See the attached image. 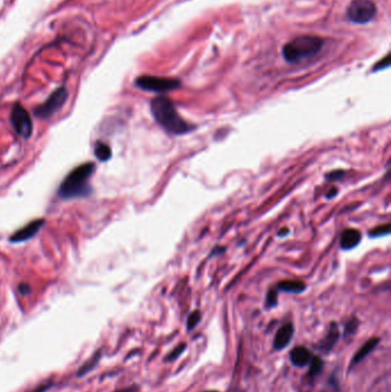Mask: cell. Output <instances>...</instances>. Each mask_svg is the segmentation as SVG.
<instances>
[{
    "mask_svg": "<svg viewBox=\"0 0 391 392\" xmlns=\"http://www.w3.org/2000/svg\"><path fill=\"white\" fill-rule=\"evenodd\" d=\"M150 110L161 126L171 135H185L192 130L188 123L178 114L173 102L167 97H156L150 102Z\"/></svg>",
    "mask_w": 391,
    "mask_h": 392,
    "instance_id": "obj_1",
    "label": "cell"
},
{
    "mask_svg": "<svg viewBox=\"0 0 391 392\" xmlns=\"http://www.w3.org/2000/svg\"><path fill=\"white\" fill-rule=\"evenodd\" d=\"M94 167L95 165L92 162L84 163L75 167L60 185L58 191L60 199L71 200L89 196L92 192L90 186V178L93 175Z\"/></svg>",
    "mask_w": 391,
    "mask_h": 392,
    "instance_id": "obj_2",
    "label": "cell"
},
{
    "mask_svg": "<svg viewBox=\"0 0 391 392\" xmlns=\"http://www.w3.org/2000/svg\"><path fill=\"white\" fill-rule=\"evenodd\" d=\"M323 46V38L312 36V34H304L287 42L282 49V55L287 62L298 63L316 57Z\"/></svg>",
    "mask_w": 391,
    "mask_h": 392,
    "instance_id": "obj_3",
    "label": "cell"
},
{
    "mask_svg": "<svg viewBox=\"0 0 391 392\" xmlns=\"http://www.w3.org/2000/svg\"><path fill=\"white\" fill-rule=\"evenodd\" d=\"M376 15V5L372 0H354L347 7L346 16L351 22L366 24Z\"/></svg>",
    "mask_w": 391,
    "mask_h": 392,
    "instance_id": "obj_4",
    "label": "cell"
},
{
    "mask_svg": "<svg viewBox=\"0 0 391 392\" xmlns=\"http://www.w3.org/2000/svg\"><path fill=\"white\" fill-rule=\"evenodd\" d=\"M136 85L139 89L145 90V91L164 93L169 91H173L180 88V81L173 78H166V77H156V76H140L136 80Z\"/></svg>",
    "mask_w": 391,
    "mask_h": 392,
    "instance_id": "obj_5",
    "label": "cell"
},
{
    "mask_svg": "<svg viewBox=\"0 0 391 392\" xmlns=\"http://www.w3.org/2000/svg\"><path fill=\"white\" fill-rule=\"evenodd\" d=\"M68 99V91L66 88H60L51 94L49 99L34 109V115L39 118H50L62 108Z\"/></svg>",
    "mask_w": 391,
    "mask_h": 392,
    "instance_id": "obj_6",
    "label": "cell"
},
{
    "mask_svg": "<svg viewBox=\"0 0 391 392\" xmlns=\"http://www.w3.org/2000/svg\"><path fill=\"white\" fill-rule=\"evenodd\" d=\"M11 123L17 135L22 137L23 139H28L31 137L33 131L32 119L25 108H23L20 103L13 107L11 114Z\"/></svg>",
    "mask_w": 391,
    "mask_h": 392,
    "instance_id": "obj_7",
    "label": "cell"
},
{
    "mask_svg": "<svg viewBox=\"0 0 391 392\" xmlns=\"http://www.w3.org/2000/svg\"><path fill=\"white\" fill-rule=\"evenodd\" d=\"M44 223H45L44 219H36V221L30 222L24 227L21 228V230L16 231L15 233L10 238V241L13 243H19V242H24V241H27L29 239H32L33 236L41 231V228L43 227V225H44Z\"/></svg>",
    "mask_w": 391,
    "mask_h": 392,
    "instance_id": "obj_8",
    "label": "cell"
},
{
    "mask_svg": "<svg viewBox=\"0 0 391 392\" xmlns=\"http://www.w3.org/2000/svg\"><path fill=\"white\" fill-rule=\"evenodd\" d=\"M294 335V327L292 324H286L278 330V333L275 337V342H273V347L275 350L280 351L284 350L285 347L288 346Z\"/></svg>",
    "mask_w": 391,
    "mask_h": 392,
    "instance_id": "obj_9",
    "label": "cell"
},
{
    "mask_svg": "<svg viewBox=\"0 0 391 392\" xmlns=\"http://www.w3.org/2000/svg\"><path fill=\"white\" fill-rule=\"evenodd\" d=\"M360 239H362V234L359 231L354 230V228L345 230L341 236V248L344 250L354 249L359 244Z\"/></svg>",
    "mask_w": 391,
    "mask_h": 392,
    "instance_id": "obj_10",
    "label": "cell"
},
{
    "mask_svg": "<svg viewBox=\"0 0 391 392\" xmlns=\"http://www.w3.org/2000/svg\"><path fill=\"white\" fill-rule=\"evenodd\" d=\"M380 343V338L377 337H372L369 338L368 341L364 344V345L359 349L358 352L356 353V355L354 356L353 360H351V364H350V368H353L355 365L359 364L360 361L364 360L366 357L371 353L374 349L376 347L377 344Z\"/></svg>",
    "mask_w": 391,
    "mask_h": 392,
    "instance_id": "obj_11",
    "label": "cell"
},
{
    "mask_svg": "<svg viewBox=\"0 0 391 392\" xmlns=\"http://www.w3.org/2000/svg\"><path fill=\"white\" fill-rule=\"evenodd\" d=\"M311 359V352L304 346L294 347L292 352H290V360H292V363L295 366H297V367H304V366H306L310 363Z\"/></svg>",
    "mask_w": 391,
    "mask_h": 392,
    "instance_id": "obj_12",
    "label": "cell"
},
{
    "mask_svg": "<svg viewBox=\"0 0 391 392\" xmlns=\"http://www.w3.org/2000/svg\"><path fill=\"white\" fill-rule=\"evenodd\" d=\"M338 336H340V333H338L337 325L336 324H332L331 327H329V330H328L327 336H326V337L319 344L320 350L323 351L324 353H329V352H331L332 349L334 347V345H335L336 342H337Z\"/></svg>",
    "mask_w": 391,
    "mask_h": 392,
    "instance_id": "obj_13",
    "label": "cell"
},
{
    "mask_svg": "<svg viewBox=\"0 0 391 392\" xmlns=\"http://www.w3.org/2000/svg\"><path fill=\"white\" fill-rule=\"evenodd\" d=\"M101 358H102V349H99V350L95 352L89 360H86L85 363L81 366L80 369L77 370L76 376L77 377L85 376L86 374L90 373L93 368H95V366L99 364V361L101 360Z\"/></svg>",
    "mask_w": 391,
    "mask_h": 392,
    "instance_id": "obj_14",
    "label": "cell"
},
{
    "mask_svg": "<svg viewBox=\"0 0 391 392\" xmlns=\"http://www.w3.org/2000/svg\"><path fill=\"white\" fill-rule=\"evenodd\" d=\"M278 289L285 292H292V294H299L305 289V284L298 280H285L278 283Z\"/></svg>",
    "mask_w": 391,
    "mask_h": 392,
    "instance_id": "obj_15",
    "label": "cell"
},
{
    "mask_svg": "<svg viewBox=\"0 0 391 392\" xmlns=\"http://www.w3.org/2000/svg\"><path fill=\"white\" fill-rule=\"evenodd\" d=\"M94 154L95 157L100 159V161L106 162L111 157V149L108 145L98 141L97 144L94 145Z\"/></svg>",
    "mask_w": 391,
    "mask_h": 392,
    "instance_id": "obj_16",
    "label": "cell"
},
{
    "mask_svg": "<svg viewBox=\"0 0 391 392\" xmlns=\"http://www.w3.org/2000/svg\"><path fill=\"white\" fill-rule=\"evenodd\" d=\"M310 363H311V366H310V370H308V373H307V376L315 377L317 375H319L321 370H323V367H324L323 360H321L319 357H314V358L311 359Z\"/></svg>",
    "mask_w": 391,
    "mask_h": 392,
    "instance_id": "obj_17",
    "label": "cell"
},
{
    "mask_svg": "<svg viewBox=\"0 0 391 392\" xmlns=\"http://www.w3.org/2000/svg\"><path fill=\"white\" fill-rule=\"evenodd\" d=\"M200 320H201V313H200L199 311H194V312L190 313L188 319H187V330L188 331L193 330L200 322Z\"/></svg>",
    "mask_w": 391,
    "mask_h": 392,
    "instance_id": "obj_18",
    "label": "cell"
},
{
    "mask_svg": "<svg viewBox=\"0 0 391 392\" xmlns=\"http://www.w3.org/2000/svg\"><path fill=\"white\" fill-rule=\"evenodd\" d=\"M390 233V225L389 224H385V225H382L374 228L369 232V236H373V238H379V236H383Z\"/></svg>",
    "mask_w": 391,
    "mask_h": 392,
    "instance_id": "obj_19",
    "label": "cell"
},
{
    "mask_svg": "<svg viewBox=\"0 0 391 392\" xmlns=\"http://www.w3.org/2000/svg\"><path fill=\"white\" fill-rule=\"evenodd\" d=\"M358 328V320L356 318H353L351 320L347 321V324L345 326V333L344 335L346 336V337H349V336L354 335L356 333V330H357Z\"/></svg>",
    "mask_w": 391,
    "mask_h": 392,
    "instance_id": "obj_20",
    "label": "cell"
},
{
    "mask_svg": "<svg viewBox=\"0 0 391 392\" xmlns=\"http://www.w3.org/2000/svg\"><path fill=\"white\" fill-rule=\"evenodd\" d=\"M185 349H186V344L185 343H182V344H180V345H178L175 349V350H173L171 353H169V355L167 356V361L176 360L178 357H180L181 353L185 351Z\"/></svg>",
    "mask_w": 391,
    "mask_h": 392,
    "instance_id": "obj_21",
    "label": "cell"
},
{
    "mask_svg": "<svg viewBox=\"0 0 391 392\" xmlns=\"http://www.w3.org/2000/svg\"><path fill=\"white\" fill-rule=\"evenodd\" d=\"M277 301H278V294H277V290H270L268 291V295H267V299H266V303H267V307L268 308H275L277 305Z\"/></svg>",
    "mask_w": 391,
    "mask_h": 392,
    "instance_id": "obj_22",
    "label": "cell"
},
{
    "mask_svg": "<svg viewBox=\"0 0 391 392\" xmlns=\"http://www.w3.org/2000/svg\"><path fill=\"white\" fill-rule=\"evenodd\" d=\"M389 66H390V55H386V57L383 60H382V61L377 62V64L374 67V69H373V70H374V71L381 70V69L388 68Z\"/></svg>",
    "mask_w": 391,
    "mask_h": 392,
    "instance_id": "obj_23",
    "label": "cell"
},
{
    "mask_svg": "<svg viewBox=\"0 0 391 392\" xmlns=\"http://www.w3.org/2000/svg\"><path fill=\"white\" fill-rule=\"evenodd\" d=\"M52 385H53V382H52V381L45 382V383H43V384L38 385L37 387H34V389L31 390L30 392H45L47 390H50L51 387H52Z\"/></svg>",
    "mask_w": 391,
    "mask_h": 392,
    "instance_id": "obj_24",
    "label": "cell"
},
{
    "mask_svg": "<svg viewBox=\"0 0 391 392\" xmlns=\"http://www.w3.org/2000/svg\"><path fill=\"white\" fill-rule=\"evenodd\" d=\"M17 289H19L20 294H22V295H28V294H30V291H31V289H30V286L27 283L20 284Z\"/></svg>",
    "mask_w": 391,
    "mask_h": 392,
    "instance_id": "obj_25",
    "label": "cell"
},
{
    "mask_svg": "<svg viewBox=\"0 0 391 392\" xmlns=\"http://www.w3.org/2000/svg\"><path fill=\"white\" fill-rule=\"evenodd\" d=\"M341 176H343V171H333L332 173H329L327 176V178L329 180H335V179H340L338 177H341Z\"/></svg>",
    "mask_w": 391,
    "mask_h": 392,
    "instance_id": "obj_26",
    "label": "cell"
},
{
    "mask_svg": "<svg viewBox=\"0 0 391 392\" xmlns=\"http://www.w3.org/2000/svg\"><path fill=\"white\" fill-rule=\"evenodd\" d=\"M137 391H138L137 386H129V387H125V389L117 390L115 392H137Z\"/></svg>",
    "mask_w": 391,
    "mask_h": 392,
    "instance_id": "obj_27",
    "label": "cell"
},
{
    "mask_svg": "<svg viewBox=\"0 0 391 392\" xmlns=\"http://www.w3.org/2000/svg\"><path fill=\"white\" fill-rule=\"evenodd\" d=\"M208 392H215V391H208Z\"/></svg>",
    "mask_w": 391,
    "mask_h": 392,
    "instance_id": "obj_28",
    "label": "cell"
}]
</instances>
